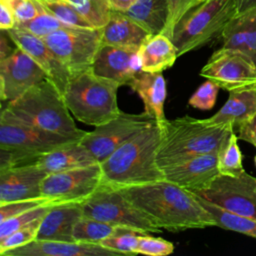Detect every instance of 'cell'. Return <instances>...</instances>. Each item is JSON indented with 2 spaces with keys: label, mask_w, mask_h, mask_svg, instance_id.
Masks as SVG:
<instances>
[{
  "label": "cell",
  "mask_w": 256,
  "mask_h": 256,
  "mask_svg": "<svg viewBox=\"0 0 256 256\" xmlns=\"http://www.w3.org/2000/svg\"><path fill=\"white\" fill-rule=\"evenodd\" d=\"M116 189L161 229L178 232L216 226L193 192L165 179Z\"/></svg>",
  "instance_id": "6da1fadb"
},
{
  "label": "cell",
  "mask_w": 256,
  "mask_h": 256,
  "mask_svg": "<svg viewBox=\"0 0 256 256\" xmlns=\"http://www.w3.org/2000/svg\"><path fill=\"white\" fill-rule=\"evenodd\" d=\"M160 137L155 122L118 147L100 163L103 183L120 188L164 179L156 160Z\"/></svg>",
  "instance_id": "7a4b0ae2"
},
{
  "label": "cell",
  "mask_w": 256,
  "mask_h": 256,
  "mask_svg": "<svg viewBox=\"0 0 256 256\" xmlns=\"http://www.w3.org/2000/svg\"><path fill=\"white\" fill-rule=\"evenodd\" d=\"M81 139L38 128L5 107L0 116V169L35 163L41 155Z\"/></svg>",
  "instance_id": "3957f363"
},
{
  "label": "cell",
  "mask_w": 256,
  "mask_h": 256,
  "mask_svg": "<svg viewBox=\"0 0 256 256\" xmlns=\"http://www.w3.org/2000/svg\"><path fill=\"white\" fill-rule=\"evenodd\" d=\"M233 131L231 126H210L188 115L167 120L161 127L157 164L163 168L191 156L218 152Z\"/></svg>",
  "instance_id": "277c9868"
},
{
  "label": "cell",
  "mask_w": 256,
  "mask_h": 256,
  "mask_svg": "<svg viewBox=\"0 0 256 256\" xmlns=\"http://www.w3.org/2000/svg\"><path fill=\"white\" fill-rule=\"evenodd\" d=\"M120 86L118 82L101 77L88 69L70 75L63 98L74 118L86 125L97 127L120 114L117 103Z\"/></svg>",
  "instance_id": "5b68a950"
},
{
  "label": "cell",
  "mask_w": 256,
  "mask_h": 256,
  "mask_svg": "<svg viewBox=\"0 0 256 256\" xmlns=\"http://www.w3.org/2000/svg\"><path fill=\"white\" fill-rule=\"evenodd\" d=\"M21 120L63 136L83 137L77 128L63 95L47 77L6 106Z\"/></svg>",
  "instance_id": "8992f818"
},
{
  "label": "cell",
  "mask_w": 256,
  "mask_h": 256,
  "mask_svg": "<svg viewBox=\"0 0 256 256\" xmlns=\"http://www.w3.org/2000/svg\"><path fill=\"white\" fill-rule=\"evenodd\" d=\"M236 14L235 0H204L191 8L176 24L171 36L178 57L220 36Z\"/></svg>",
  "instance_id": "52a82bcc"
},
{
  "label": "cell",
  "mask_w": 256,
  "mask_h": 256,
  "mask_svg": "<svg viewBox=\"0 0 256 256\" xmlns=\"http://www.w3.org/2000/svg\"><path fill=\"white\" fill-rule=\"evenodd\" d=\"M83 215L115 226L145 233H158L161 228L148 215L134 206L118 189L104 183L81 203Z\"/></svg>",
  "instance_id": "ba28073f"
},
{
  "label": "cell",
  "mask_w": 256,
  "mask_h": 256,
  "mask_svg": "<svg viewBox=\"0 0 256 256\" xmlns=\"http://www.w3.org/2000/svg\"><path fill=\"white\" fill-rule=\"evenodd\" d=\"M43 39L72 75L92 68L102 45V29L66 26Z\"/></svg>",
  "instance_id": "9c48e42d"
},
{
  "label": "cell",
  "mask_w": 256,
  "mask_h": 256,
  "mask_svg": "<svg viewBox=\"0 0 256 256\" xmlns=\"http://www.w3.org/2000/svg\"><path fill=\"white\" fill-rule=\"evenodd\" d=\"M102 183L100 163L48 173L41 184V196L52 205L82 203Z\"/></svg>",
  "instance_id": "30bf717a"
},
{
  "label": "cell",
  "mask_w": 256,
  "mask_h": 256,
  "mask_svg": "<svg viewBox=\"0 0 256 256\" xmlns=\"http://www.w3.org/2000/svg\"><path fill=\"white\" fill-rule=\"evenodd\" d=\"M193 193L227 211L256 219V178L246 171L218 174L206 188Z\"/></svg>",
  "instance_id": "8fae6325"
},
{
  "label": "cell",
  "mask_w": 256,
  "mask_h": 256,
  "mask_svg": "<svg viewBox=\"0 0 256 256\" xmlns=\"http://www.w3.org/2000/svg\"><path fill=\"white\" fill-rule=\"evenodd\" d=\"M155 122L145 112L129 114L121 111L114 119L86 132L80 142L101 163L118 147Z\"/></svg>",
  "instance_id": "7c38bea8"
},
{
  "label": "cell",
  "mask_w": 256,
  "mask_h": 256,
  "mask_svg": "<svg viewBox=\"0 0 256 256\" xmlns=\"http://www.w3.org/2000/svg\"><path fill=\"white\" fill-rule=\"evenodd\" d=\"M200 75L228 92L256 87V64L241 51L220 48L200 71Z\"/></svg>",
  "instance_id": "4fadbf2b"
},
{
  "label": "cell",
  "mask_w": 256,
  "mask_h": 256,
  "mask_svg": "<svg viewBox=\"0 0 256 256\" xmlns=\"http://www.w3.org/2000/svg\"><path fill=\"white\" fill-rule=\"evenodd\" d=\"M46 77L36 61L16 46L8 57L0 60L1 100L10 102L17 99Z\"/></svg>",
  "instance_id": "5bb4252c"
},
{
  "label": "cell",
  "mask_w": 256,
  "mask_h": 256,
  "mask_svg": "<svg viewBox=\"0 0 256 256\" xmlns=\"http://www.w3.org/2000/svg\"><path fill=\"white\" fill-rule=\"evenodd\" d=\"M161 169L165 180L192 192L206 188L220 174L217 152L191 156Z\"/></svg>",
  "instance_id": "9a60e30c"
},
{
  "label": "cell",
  "mask_w": 256,
  "mask_h": 256,
  "mask_svg": "<svg viewBox=\"0 0 256 256\" xmlns=\"http://www.w3.org/2000/svg\"><path fill=\"white\" fill-rule=\"evenodd\" d=\"M47 174L36 162L0 169V204L41 198Z\"/></svg>",
  "instance_id": "2e32d148"
},
{
  "label": "cell",
  "mask_w": 256,
  "mask_h": 256,
  "mask_svg": "<svg viewBox=\"0 0 256 256\" xmlns=\"http://www.w3.org/2000/svg\"><path fill=\"white\" fill-rule=\"evenodd\" d=\"M92 71L122 85H130L142 71L139 50L102 44L92 64Z\"/></svg>",
  "instance_id": "e0dca14e"
},
{
  "label": "cell",
  "mask_w": 256,
  "mask_h": 256,
  "mask_svg": "<svg viewBox=\"0 0 256 256\" xmlns=\"http://www.w3.org/2000/svg\"><path fill=\"white\" fill-rule=\"evenodd\" d=\"M5 32L17 47L25 51L36 61L45 71L47 78L54 83L63 95L70 73L49 48L44 39L18 27Z\"/></svg>",
  "instance_id": "ac0fdd59"
},
{
  "label": "cell",
  "mask_w": 256,
  "mask_h": 256,
  "mask_svg": "<svg viewBox=\"0 0 256 256\" xmlns=\"http://www.w3.org/2000/svg\"><path fill=\"white\" fill-rule=\"evenodd\" d=\"M120 255L100 244L38 240L6 251L3 256H115Z\"/></svg>",
  "instance_id": "d6986e66"
},
{
  "label": "cell",
  "mask_w": 256,
  "mask_h": 256,
  "mask_svg": "<svg viewBox=\"0 0 256 256\" xmlns=\"http://www.w3.org/2000/svg\"><path fill=\"white\" fill-rule=\"evenodd\" d=\"M256 115V87L229 92V97L221 109L202 121L210 126H231L234 132Z\"/></svg>",
  "instance_id": "ffe728a7"
},
{
  "label": "cell",
  "mask_w": 256,
  "mask_h": 256,
  "mask_svg": "<svg viewBox=\"0 0 256 256\" xmlns=\"http://www.w3.org/2000/svg\"><path fill=\"white\" fill-rule=\"evenodd\" d=\"M82 216L81 203L52 205L42 219L36 239L74 242L73 228Z\"/></svg>",
  "instance_id": "44dd1931"
},
{
  "label": "cell",
  "mask_w": 256,
  "mask_h": 256,
  "mask_svg": "<svg viewBox=\"0 0 256 256\" xmlns=\"http://www.w3.org/2000/svg\"><path fill=\"white\" fill-rule=\"evenodd\" d=\"M219 37L222 48L241 51L256 64V8L237 13Z\"/></svg>",
  "instance_id": "7402d4cb"
},
{
  "label": "cell",
  "mask_w": 256,
  "mask_h": 256,
  "mask_svg": "<svg viewBox=\"0 0 256 256\" xmlns=\"http://www.w3.org/2000/svg\"><path fill=\"white\" fill-rule=\"evenodd\" d=\"M141 98L144 112L150 115L162 127L167 119L164 114L166 99V81L161 72L140 71L129 85Z\"/></svg>",
  "instance_id": "603a6c76"
},
{
  "label": "cell",
  "mask_w": 256,
  "mask_h": 256,
  "mask_svg": "<svg viewBox=\"0 0 256 256\" xmlns=\"http://www.w3.org/2000/svg\"><path fill=\"white\" fill-rule=\"evenodd\" d=\"M102 29V44L139 50L151 36L141 25L122 12L112 11L109 21Z\"/></svg>",
  "instance_id": "cb8c5ba5"
},
{
  "label": "cell",
  "mask_w": 256,
  "mask_h": 256,
  "mask_svg": "<svg viewBox=\"0 0 256 256\" xmlns=\"http://www.w3.org/2000/svg\"><path fill=\"white\" fill-rule=\"evenodd\" d=\"M142 71L159 73L170 68L178 58L177 48L171 38L163 33L151 35L140 47Z\"/></svg>",
  "instance_id": "d4e9b609"
},
{
  "label": "cell",
  "mask_w": 256,
  "mask_h": 256,
  "mask_svg": "<svg viewBox=\"0 0 256 256\" xmlns=\"http://www.w3.org/2000/svg\"><path fill=\"white\" fill-rule=\"evenodd\" d=\"M96 163L99 162L80 141L43 154L36 161V164L47 173L90 166Z\"/></svg>",
  "instance_id": "484cf974"
},
{
  "label": "cell",
  "mask_w": 256,
  "mask_h": 256,
  "mask_svg": "<svg viewBox=\"0 0 256 256\" xmlns=\"http://www.w3.org/2000/svg\"><path fill=\"white\" fill-rule=\"evenodd\" d=\"M124 14L151 35H155L164 31L169 18V7L167 0H136Z\"/></svg>",
  "instance_id": "4316f807"
},
{
  "label": "cell",
  "mask_w": 256,
  "mask_h": 256,
  "mask_svg": "<svg viewBox=\"0 0 256 256\" xmlns=\"http://www.w3.org/2000/svg\"><path fill=\"white\" fill-rule=\"evenodd\" d=\"M196 196L201 205L214 218L217 227L241 233L256 239V219L232 213L207 201L206 199L198 195Z\"/></svg>",
  "instance_id": "83f0119b"
},
{
  "label": "cell",
  "mask_w": 256,
  "mask_h": 256,
  "mask_svg": "<svg viewBox=\"0 0 256 256\" xmlns=\"http://www.w3.org/2000/svg\"><path fill=\"white\" fill-rule=\"evenodd\" d=\"M117 227L110 223L83 215L73 228V238L76 242L100 244L101 241L112 235Z\"/></svg>",
  "instance_id": "f1b7e54d"
},
{
  "label": "cell",
  "mask_w": 256,
  "mask_h": 256,
  "mask_svg": "<svg viewBox=\"0 0 256 256\" xmlns=\"http://www.w3.org/2000/svg\"><path fill=\"white\" fill-rule=\"evenodd\" d=\"M238 136L233 131L223 141L217 152L220 174L239 175L245 172L242 164V153L238 145Z\"/></svg>",
  "instance_id": "f546056e"
},
{
  "label": "cell",
  "mask_w": 256,
  "mask_h": 256,
  "mask_svg": "<svg viewBox=\"0 0 256 256\" xmlns=\"http://www.w3.org/2000/svg\"><path fill=\"white\" fill-rule=\"evenodd\" d=\"M41 7L62 23L74 27L94 28L69 0H37Z\"/></svg>",
  "instance_id": "4dcf8cb0"
},
{
  "label": "cell",
  "mask_w": 256,
  "mask_h": 256,
  "mask_svg": "<svg viewBox=\"0 0 256 256\" xmlns=\"http://www.w3.org/2000/svg\"><path fill=\"white\" fill-rule=\"evenodd\" d=\"M144 234L148 233L128 227L118 226L112 235L101 241L100 245L111 251H115L118 254L135 255L140 236Z\"/></svg>",
  "instance_id": "1f68e13d"
},
{
  "label": "cell",
  "mask_w": 256,
  "mask_h": 256,
  "mask_svg": "<svg viewBox=\"0 0 256 256\" xmlns=\"http://www.w3.org/2000/svg\"><path fill=\"white\" fill-rule=\"evenodd\" d=\"M94 28H103L109 21L112 8L108 0H69Z\"/></svg>",
  "instance_id": "d6a6232c"
},
{
  "label": "cell",
  "mask_w": 256,
  "mask_h": 256,
  "mask_svg": "<svg viewBox=\"0 0 256 256\" xmlns=\"http://www.w3.org/2000/svg\"><path fill=\"white\" fill-rule=\"evenodd\" d=\"M66 26H68V25L62 23L56 17H54L50 13L46 12L43 8L40 11V13L33 19L28 20L26 22L18 23L16 25V27L24 29L38 37H41V38H44V37L48 36L49 34L55 32L63 27H66Z\"/></svg>",
  "instance_id": "836d02e7"
},
{
  "label": "cell",
  "mask_w": 256,
  "mask_h": 256,
  "mask_svg": "<svg viewBox=\"0 0 256 256\" xmlns=\"http://www.w3.org/2000/svg\"><path fill=\"white\" fill-rule=\"evenodd\" d=\"M44 217V216H43ZM43 217H40L29 224L23 226L9 236L0 239V254L3 255L6 251L28 244L37 238V234Z\"/></svg>",
  "instance_id": "e575fe53"
},
{
  "label": "cell",
  "mask_w": 256,
  "mask_h": 256,
  "mask_svg": "<svg viewBox=\"0 0 256 256\" xmlns=\"http://www.w3.org/2000/svg\"><path fill=\"white\" fill-rule=\"evenodd\" d=\"M52 205H42L30 210H27L23 213H20L16 216L8 218L3 222H0V239H3L23 226L29 224L30 222L43 217L49 211Z\"/></svg>",
  "instance_id": "d590c367"
},
{
  "label": "cell",
  "mask_w": 256,
  "mask_h": 256,
  "mask_svg": "<svg viewBox=\"0 0 256 256\" xmlns=\"http://www.w3.org/2000/svg\"><path fill=\"white\" fill-rule=\"evenodd\" d=\"M174 251V245L160 237H153L149 234L140 236L136 254H144L149 256H166Z\"/></svg>",
  "instance_id": "8d00e7d4"
},
{
  "label": "cell",
  "mask_w": 256,
  "mask_h": 256,
  "mask_svg": "<svg viewBox=\"0 0 256 256\" xmlns=\"http://www.w3.org/2000/svg\"><path fill=\"white\" fill-rule=\"evenodd\" d=\"M220 88L210 80L201 84L189 98L188 104L200 110H210L214 107Z\"/></svg>",
  "instance_id": "74e56055"
},
{
  "label": "cell",
  "mask_w": 256,
  "mask_h": 256,
  "mask_svg": "<svg viewBox=\"0 0 256 256\" xmlns=\"http://www.w3.org/2000/svg\"><path fill=\"white\" fill-rule=\"evenodd\" d=\"M4 2L13 12L17 24L26 22L36 17L42 7L37 0H0Z\"/></svg>",
  "instance_id": "f35d334b"
},
{
  "label": "cell",
  "mask_w": 256,
  "mask_h": 256,
  "mask_svg": "<svg viewBox=\"0 0 256 256\" xmlns=\"http://www.w3.org/2000/svg\"><path fill=\"white\" fill-rule=\"evenodd\" d=\"M169 7V18L167 25L162 32L169 38H171L174 27L180 21V19L194 6L198 5L199 0H167Z\"/></svg>",
  "instance_id": "ab89813d"
},
{
  "label": "cell",
  "mask_w": 256,
  "mask_h": 256,
  "mask_svg": "<svg viewBox=\"0 0 256 256\" xmlns=\"http://www.w3.org/2000/svg\"><path fill=\"white\" fill-rule=\"evenodd\" d=\"M42 205H52V204L44 197L0 204V222H3L8 218H11L27 210H30Z\"/></svg>",
  "instance_id": "60d3db41"
},
{
  "label": "cell",
  "mask_w": 256,
  "mask_h": 256,
  "mask_svg": "<svg viewBox=\"0 0 256 256\" xmlns=\"http://www.w3.org/2000/svg\"><path fill=\"white\" fill-rule=\"evenodd\" d=\"M235 133L238 139L246 141L256 147V115L241 125Z\"/></svg>",
  "instance_id": "b9f144b4"
},
{
  "label": "cell",
  "mask_w": 256,
  "mask_h": 256,
  "mask_svg": "<svg viewBox=\"0 0 256 256\" xmlns=\"http://www.w3.org/2000/svg\"><path fill=\"white\" fill-rule=\"evenodd\" d=\"M17 25L16 18L11 9L2 1H0V28L2 31H8Z\"/></svg>",
  "instance_id": "7bdbcfd3"
},
{
  "label": "cell",
  "mask_w": 256,
  "mask_h": 256,
  "mask_svg": "<svg viewBox=\"0 0 256 256\" xmlns=\"http://www.w3.org/2000/svg\"><path fill=\"white\" fill-rule=\"evenodd\" d=\"M109 4L113 11L118 12H126L129 10L132 5L136 2V0H108Z\"/></svg>",
  "instance_id": "ee69618b"
},
{
  "label": "cell",
  "mask_w": 256,
  "mask_h": 256,
  "mask_svg": "<svg viewBox=\"0 0 256 256\" xmlns=\"http://www.w3.org/2000/svg\"><path fill=\"white\" fill-rule=\"evenodd\" d=\"M2 35H1V41H0V60L5 59L6 57H8L15 48H11L8 44V41L4 35V31H2Z\"/></svg>",
  "instance_id": "f6af8a7d"
},
{
  "label": "cell",
  "mask_w": 256,
  "mask_h": 256,
  "mask_svg": "<svg viewBox=\"0 0 256 256\" xmlns=\"http://www.w3.org/2000/svg\"><path fill=\"white\" fill-rule=\"evenodd\" d=\"M237 13L245 12L249 9L256 8V0H235Z\"/></svg>",
  "instance_id": "bcb514c9"
},
{
  "label": "cell",
  "mask_w": 256,
  "mask_h": 256,
  "mask_svg": "<svg viewBox=\"0 0 256 256\" xmlns=\"http://www.w3.org/2000/svg\"><path fill=\"white\" fill-rule=\"evenodd\" d=\"M254 162H255V165H256V156H255V158H254Z\"/></svg>",
  "instance_id": "7dc6e473"
},
{
  "label": "cell",
  "mask_w": 256,
  "mask_h": 256,
  "mask_svg": "<svg viewBox=\"0 0 256 256\" xmlns=\"http://www.w3.org/2000/svg\"><path fill=\"white\" fill-rule=\"evenodd\" d=\"M199 2H200V3H201V0H199Z\"/></svg>",
  "instance_id": "c3c4849f"
},
{
  "label": "cell",
  "mask_w": 256,
  "mask_h": 256,
  "mask_svg": "<svg viewBox=\"0 0 256 256\" xmlns=\"http://www.w3.org/2000/svg\"><path fill=\"white\" fill-rule=\"evenodd\" d=\"M203 1H204V0H201V2H203Z\"/></svg>",
  "instance_id": "681fc988"
}]
</instances>
